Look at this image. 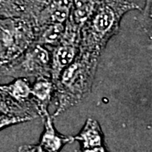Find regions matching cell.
I'll return each mask as SVG.
<instances>
[{
  "mask_svg": "<svg viewBox=\"0 0 152 152\" xmlns=\"http://www.w3.org/2000/svg\"><path fill=\"white\" fill-rule=\"evenodd\" d=\"M140 10L129 0H99L93 15L80 28V51L101 57L110 39L118 34L125 14Z\"/></svg>",
  "mask_w": 152,
  "mask_h": 152,
  "instance_id": "cell-1",
  "label": "cell"
},
{
  "mask_svg": "<svg viewBox=\"0 0 152 152\" xmlns=\"http://www.w3.org/2000/svg\"><path fill=\"white\" fill-rule=\"evenodd\" d=\"M100 56L81 52L75 60L61 73L54 84L57 109L53 118L80 103L91 91Z\"/></svg>",
  "mask_w": 152,
  "mask_h": 152,
  "instance_id": "cell-2",
  "label": "cell"
},
{
  "mask_svg": "<svg viewBox=\"0 0 152 152\" xmlns=\"http://www.w3.org/2000/svg\"><path fill=\"white\" fill-rule=\"evenodd\" d=\"M36 23L25 17L0 18V66L23 53L34 43Z\"/></svg>",
  "mask_w": 152,
  "mask_h": 152,
  "instance_id": "cell-3",
  "label": "cell"
},
{
  "mask_svg": "<svg viewBox=\"0 0 152 152\" xmlns=\"http://www.w3.org/2000/svg\"><path fill=\"white\" fill-rule=\"evenodd\" d=\"M51 52L37 43L31 45L16 58L0 66V75L16 78H51Z\"/></svg>",
  "mask_w": 152,
  "mask_h": 152,
  "instance_id": "cell-4",
  "label": "cell"
},
{
  "mask_svg": "<svg viewBox=\"0 0 152 152\" xmlns=\"http://www.w3.org/2000/svg\"><path fill=\"white\" fill-rule=\"evenodd\" d=\"M80 29L67 20L65 31L59 43L51 48V79L54 83L66 68L80 53Z\"/></svg>",
  "mask_w": 152,
  "mask_h": 152,
  "instance_id": "cell-5",
  "label": "cell"
},
{
  "mask_svg": "<svg viewBox=\"0 0 152 152\" xmlns=\"http://www.w3.org/2000/svg\"><path fill=\"white\" fill-rule=\"evenodd\" d=\"M72 0H48L36 19L39 27L52 23H66L70 14Z\"/></svg>",
  "mask_w": 152,
  "mask_h": 152,
  "instance_id": "cell-6",
  "label": "cell"
},
{
  "mask_svg": "<svg viewBox=\"0 0 152 152\" xmlns=\"http://www.w3.org/2000/svg\"><path fill=\"white\" fill-rule=\"evenodd\" d=\"M0 93L25 107L32 109L37 113L31 98V86L27 79L16 78L10 84L0 85Z\"/></svg>",
  "mask_w": 152,
  "mask_h": 152,
  "instance_id": "cell-7",
  "label": "cell"
},
{
  "mask_svg": "<svg viewBox=\"0 0 152 152\" xmlns=\"http://www.w3.org/2000/svg\"><path fill=\"white\" fill-rule=\"evenodd\" d=\"M44 122V131L41 137L40 145L48 152H60L67 144L73 143V136H66L59 134L55 129L53 118L47 113L42 118Z\"/></svg>",
  "mask_w": 152,
  "mask_h": 152,
  "instance_id": "cell-8",
  "label": "cell"
},
{
  "mask_svg": "<svg viewBox=\"0 0 152 152\" xmlns=\"http://www.w3.org/2000/svg\"><path fill=\"white\" fill-rule=\"evenodd\" d=\"M54 94V84L51 78H37L31 86V98L37 111L42 118L48 113V106Z\"/></svg>",
  "mask_w": 152,
  "mask_h": 152,
  "instance_id": "cell-9",
  "label": "cell"
},
{
  "mask_svg": "<svg viewBox=\"0 0 152 152\" xmlns=\"http://www.w3.org/2000/svg\"><path fill=\"white\" fill-rule=\"evenodd\" d=\"M75 140L80 143L82 149H90L104 145V134L96 120L88 118Z\"/></svg>",
  "mask_w": 152,
  "mask_h": 152,
  "instance_id": "cell-10",
  "label": "cell"
},
{
  "mask_svg": "<svg viewBox=\"0 0 152 152\" xmlns=\"http://www.w3.org/2000/svg\"><path fill=\"white\" fill-rule=\"evenodd\" d=\"M65 23H52L41 26L36 29L34 43L40 44L48 48L59 43L64 34Z\"/></svg>",
  "mask_w": 152,
  "mask_h": 152,
  "instance_id": "cell-11",
  "label": "cell"
},
{
  "mask_svg": "<svg viewBox=\"0 0 152 152\" xmlns=\"http://www.w3.org/2000/svg\"><path fill=\"white\" fill-rule=\"evenodd\" d=\"M98 2L99 0H72L68 20L80 29L95 12Z\"/></svg>",
  "mask_w": 152,
  "mask_h": 152,
  "instance_id": "cell-12",
  "label": "cell"
},
{
  "mask_svg": "<svg viewBox=\"0 0 152 152\" xmlns=\"http://www.w3.org/2000/svg\"><path fill=\"white\" fill-rule=\"evenodd\" d=\"M18 12L20 17H25L35 21L38 14L43 9L48 0H4Z\"/></svg>",
  "mask_w": 152,
  "mask_h": 152,
  "instance_id": "cell-13",
  "label": "cell"
},
{
  "mask_svg": "<svg viewBox=\"0 0 152 152\" xmlns=\"http://www.w3.org/2000/svg\"><path fill=\"white\" fill-rule=\"evenodd\" d=\"M2 115L30 117L33 119L38 116L34 110L25 107L0 93V116Z\"/></svg>",
  "mask_w": 152,
  "mask_h": 152,
  "instance_id": "cell-14",
  "label": "cell"
},
{
  "mask_svg": "<svg viewBox=\"0 0 152 152\" xmlns=\"http://www.w3.org/2000/svg\"><path fill=\"white\" fill-rule=\"evenodd\" d=\"M144 10H141V15L139 22L143 31L152 40V0H145Z\"/></svg>",
  "mask_w": 152,
  "mask_h": 152,
  "instance_id": "cell-15",
  "label": "cell"
},
{
  "mask_svg": "<svg viewBox=\"0 0 152 152\" xmlns=\"http://www.w3.org/2000/svg\"><path fill=\"white\" fill-rule=\"evenodd\" d=\"M32 119V118H30V117H18V116L2 115V116H0V130L5 129L7 127L12 126V125L25 123V122L31 121Z\"/></svg>",
  "mask_w": 152,
  "mask_h": 152,
  "instance_id": "cell-16",
  "label": "cell"
},
{
  "mask_svg": "<svg viewBox=\"0 0 152 152\" xmlns=\"http://www.w3.org/2000/svg\"><path fill=\"white\" fill-rule=\"evenodd\" d=\"M6 17H20L16 10L7 4L4 0H0V18Z\"/></svg>",
  "mask_w": 152,
  "mask_h": 152,
  "instance_id": "cell-17",
  "label": "cell"
},
{
  "mask_svg": "<svg viewBox=\"0 0 152 152\" xmlns=\"http://www.w3.org/2000/svg\"><path fill=\"white\" fill-rule=\"evenodd\" d=\"M19 152H48L46 151L40 144L38 145H24L18 149Z\"/></svg>",
  "mask_w": 152,
  "mask_h": 152,
  "instance_id": "cell-18",
  "label": "cell"
},
{
  "mask_svg": "<svg viewBox=\"0 0 152 152\" xmlns=\"http://www.w3.org/2000/svg\"><path fill=\"white\" fill-rule=\"evenodd\" d=\"M80 152H109L107 149L104 145L98 147H94V148H90V149H81Z\"/></svg>",
  "mask_w": 152,
  "mask_h": 152,
  "instance_id": "cell-19",
  "label": "cell"
}]
</instances>
